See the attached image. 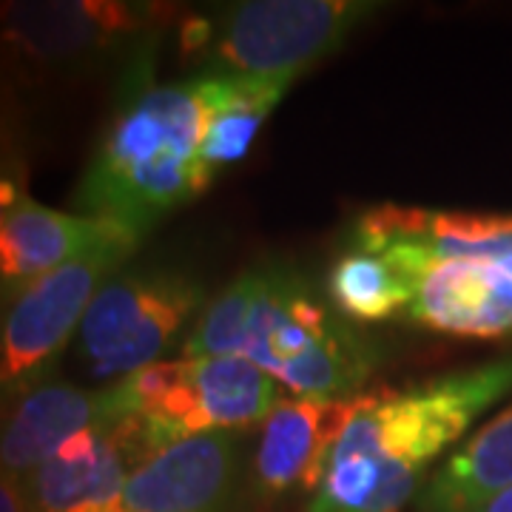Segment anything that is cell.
<instances>
[{
	"label": "cell",
	"instance_id": "1",
	"mask_svg": "<svg viewBox=\"0 0 512 512\" xmlns=\"http://www.w3.org/2000/svg\"><path fill=\"white\" fill-rule=\"evenodd\" d=\"M510 393L512 356L356 393L305 512H404L433 464Z\"/></svg>",
	"mask_w": 512,
	"mask_h": 512
},
{
	"label": "cell",
	"instance_id": "2",
	"mask_svg": "<svg viewBox=\"0 0 512 512\" xmlns=\"http://www.w3.org/2000/svg\"><path fill=\"white\" fill-rule=\"evenodd\" d=\"M180 353L248 359L308 399H350L382 365L376 339L282 259L248 265L214 293Z\"/></svg>",
	"mask_w": 512,
	"mask_h": 512
},
{
	"label": "cell",
	"instance_id": "3",
	"mask_svg": "<svg viewBox=\"0 0 512 512\" xmlns=\"http://www.w3.org/2000/svg\"><path fill=\"white\" fill-rule=\"evenodd\" d=\"M200 137L202 103L191 77L160 83L154 43L140 49L74 188V208L146 237L171 211L208 194Z\"/></svg>",
	"mask_w": 512,
	"mask_h": 512
},
{
	"label": "cell",
	"instance_id": "4",
	"mask_svg": "<svg viewBox=\"0 0 512 512\" xmlns=\"http://www.w3.org/2000/svg\"><path fill=\"white\" fill-rule=\"evenodd\" d=\"M373 0H234L180 20V52L197 74L299 80L379 15Z\"/></svg>",
	"mask_w": 512,
	"mask_h": 512
},
{
	"label": "cell",
	"instance_id": "5",
	"mask_svg": "<svg viewBox=\"0 0 512 512\" xmlns=\"http://www.w3.org/2000/svg\"><path fill=\"white\" fill-rule=\"evenodd\" d=\"M282 396V384L239 356L160 359L103 387L106 421H137L151 453L202 433H242Z\"/></svg>",
	"mask_w": 512,
	"mask_h": 512
},
{
	"label": "cell",
	"instance_id": "6",
	"mask_svg": "<svg viewBox=\"0 0 512 512\" xmlns=\"http://www.w3.org/2000/svg\"><path fill=\"white\" fill-rule=\"evenodd\" d=\"M205 308V288L177 265L120 268L94 293L77 330V356L92 382H120L160 362Z\"/></svg>",
	"mask_w": 512,
	"mask_h": 512
},
{
	"label": "cell",
	"instance_id": "7",
	"mask_svg": "<svg viewBox=\"0 0 512 512\" xmlns=\"http://www.w3.org/2000/svg\"><path fill=\"white\" fill-rule=\"evenodd\" d=\"M177 15L171 3L9 0L0 3V46L40 69H74L123 49H143Z\"/></svg>",
	"mask_w": 512,
	"mask_h": 512
},
{
	"label": "cell",
	"instance_id": "8",
	"mask_svg": "<svg viewBox=\"0 0 512 512\" xmlns=\"http://www.w3.org/2000/svg\"><path fill=\"white\" fill-rule=\"evenodd\" d=\"M134 251L137 245L100 248L40 276L12 296L0 316V404L49 379L46 370L80 330L94 293Z\"/></svg>",
	"mask_w": 512,
	"mask_h": 512
},
{
	"label": "cell",
	"instance_id": "9",
	"mask_svg": "<svg viewBox=\"0 0 512 512\" xmlns=\"http://www.w3.org/2000/svg\"><path fill=\"white\" fill-rule=\"evenodd\" d=\"M245 493V436L217 430L154 450L100 512H237Z\"/></svg>",
	"mask_w": 512,
	"mask_h": 512
},
{
	"label": "cell",
	"instance_id": "10",
	"mask_svg": "<svg viewBox=\"0 0 512 512\" xmlns=\"http://www.w3.org/2000/svg\"><path fill=\"white\" fill-rule=\"evenodd\" d=\"M345 245L387 256L407 276L427 262H481L512 274V217L450 214L387 202L359 214L345 234Z\"/></svg>",
	"mask_w": 512,
	"mask_h": 512
},
{
	"label": "cell",
	"instance_id": "11",
	"mask_svg": "<svg viewBox=\"0 0 512 512\" xmlns=\"http://www.w3.org/2000/svg\"><path fill=\"white\" fill-rule=\"evenodd\" d=\"M148 456L137 421H100L23 478V490L32 512H100Z\"/></svg>",
	"mask_w": 512,
	"mask_h": 512
},
{
	"label": "cell",
	"instance_id": "12",
	"mask_svg": "<svg viewBox=\"0 0 512 512\" xmlns=\"http://www.w3.org/2000/svg\"><path fill=\"white\" fill-rule=\"evenodd\" d=\"M350 399L282 396L259 427L248 467V495L259 504L282 501L288 493L311 498L333 441L345 427Z\"/></svg>",
	"mask_w": 512,
	"mask_h": 512
},
{
	"label": "cell",
	"instance_id": "13",
	"mask_svg": "<svg viewBox=\"0 0 512 512\" xmlns=\"http://www.w3.org/2000/svg\"><path fill=\"white\" fill-rule=\"evenodd\" d=\"M126 225L66 214L23 194L0 225V293L15 296L29 282L109 245H140Z\"/></svg>",
	"mask_w": 512,
	"mask_h": 512
},
{
	"label": "cell",
	"instance_id": "14",
	"mask_svg": "<svg viewBox=\"0 0 512 512\" xmlns=\"http://www.w3.org/2000/svg\"><path fill=\"white\" fill-rule=\"evenodd\" d=\"M410 279L413 302L404 319L450 336H512L510 271L481 262H427Z\"/></svg>",
	"mask_w": 512,
	"mask_h": 512
},
{
	"label": "cell",
	"instance_id": "15",
	"mask_svg": "<svg viewBox=\"0 0 512 512\" xmlns=\"http://www.w3.org/2000/svg\"><path fill=\"white\" fill-rule=\"evenodd\" d=\"M106 421L103 390L43 379L0 404V470L29 478L80 430Z\"/></svg>",
	"mask_w": 512,
	"mask_h": 512
},
{
	"label": "cell",
	"instance_id": "16",
	"mask_svg": "<svg viewBox=\"0 0 512 512\" xmlns=\"http://www.w3.org/2000/svg\"><path fill=\"white\" fill-rule=\"evenodd\" d=\"M191 83L202 103V177L214 185L228 165L248 157L262 123L293 83L234 74H194Z\"/></svg>",
	"mask_w": 512,
	"mask_h": 512
},
{
	"label": "cell",
	"instance_id": "17",
	"mask_svg": "<svg viewBox=\"0 0 512 512\" xmlns=\"http://www.w3.org/2000/svg\"><path fill=\"white\" fill-rule=\"evenodd\" d=\"M512 487V404L487 421L424 484L416 512H476Z\"/></svg>",
	"mask_w": 512,
	"mask_h": 512
},
{
	"label": "cell",
	"instance_id": "18",
	"mask_svg": "<svg viewBox=\"0 0 512 512\" xmlns=\"http://www.w3.org/2000/svg\"><path fill=\"white\" fill-rule=\"evenodd\" d=\"M325 296L350 322H384L404 316L413 302V282L393 259L342 245L325 276Z\"/></svg>",
	"mask_w": 512,
	"mask_h": 512
},
{
	"label": "cell",
	"instance_id": "19",
	"mask_svg": "<svg viewBox=\"0 0 512 512\" xmlns=\"http://www.w3.org/2000/svg\"><path fill=\"white\" fill-rule=\"evenodd\" d=\"M26 194V163L15 148L0 146V225Z\"/></svg>",
	"mask_w": 512,
	"mask_h": 512
},
{
	"label": "cell",
	"instance_id": "20",
	"mask_svg": "<svg viewBox=\"0 0 512 512\" xmlns=\"http://www.w3.org/2000/svg\"><path fill=\"white\" fill-rule=\"evenodd\" d=\"M0 512H32L23 481L6 476L3 470H0Z\"/></svg>",
	"mask_w": 512,
	"mask_h": 512
},
{
	"label": "cell",
	"instance_id": "21",
	"mask_svg": "<svg viewBox=\"0 0 512 512\" xmlns=\"http://www.w3.org/2000/svg\"><path fill=\"white\" fill-rule=\"evenodd\" d=\"M476 512H512V487L510 490H504V493H498L493 501H487L484 507H478Z\"/></svg>",
	"mask_w": 512,
	"mask_h": 512
}]
</instances>
